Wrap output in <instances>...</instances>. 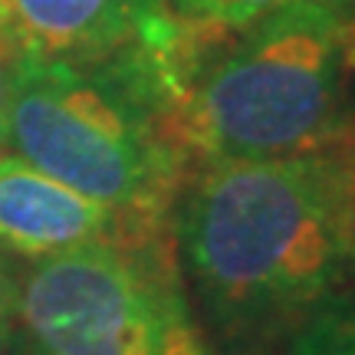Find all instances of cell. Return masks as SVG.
I'll return each mask as SVG.
<instances>
[{"label": "cell", "mask_w": 355, "mask_h": 355, "mask_svg": "<svg viewBox=\"0 0 355 355\" xmlns=\"http://www.w3.org/2000/svg\"><path fill=\"white\" fill-rule=\"evenodd\" d=\"M178 247L207 313L241 332L319 309L349 270L316 152L204 162Z\"/></svg>", "instance_id": "6da1fadb"}, {"label": "cell", "mask_w": 355, "mask_h": 355, "mask_svg": "<svg viewBox=\"0 0 355 355\" xmlns=\"http://www.w3.org/2000/svg\"><path fill=\"white\" fill-rule=\"evenodd\" d=\"M168 115L171 92L135 56L69 63L20 50L7 148L92 201L165 220L188 158Z\"/></svg>", "instance_id": "7a4b0ae2"}, {"label": "cell", "mask_w": 355, "mask_h": 355, "mask_svg": "<svg viewBox=\"0 0 355 355\" xmlns=\"http://www.w3.org/2000/svg\"><path fill=\"white\" fill-rule=\"evenodd\" d=\"M188 76L168 125L188 155H309L343 122L349 26L332 0H296Z\"/></svg>", "instance_id": "3957f363"}, {"label": "cell", "mask_w": 355, "mask_h": 355, "mask_svg": "<svg viewBox=\"0 0 355 355\" xmlns=\"http://www.w3.org/2000/svg\"><path fill=\"white\" fill-rule=\"evenodd\" d=\"M17 316L40 355H207L162 234L40 260Z\"/></svg>", "instance_id": "277c9868"}, {"label": "cell", "mask_w": 355, "mask_h": 355, "mask_svg": "<svg viewBox=\"0 0 355 355\" xmlns=\"http://www.w3.org/2000/svg\"><path fill=\"white\" fill-rule=\"evenodd\" d=\"M0 33L17 50L69 63L148 56L184 66V30L165 0H0Z\"/></svg>", "instance_id": "5b68a950"}, {"label": "cell", "mask_w": 355, "mask_h": 355, "mask_svg": "<svg viewBox=\"0 0 355 355\" xmlns=\"http://www.w3.org/2000/svg\"><path fill=\"white\" fill-rule=\"evenodd\" d=\"M162 224L92 201L24 158L0 152V247L10 254L40 263L92 243L162 234Z\"/></svg>", "instance_id": "8992f818"}, {"label": "cell", "mask_w": 355, "mask_h": 355, "mask_svg": "<svg viewBox=\"0 0 355 355\" xmlns=\"http://www.w3.org/2000/svg\"><path fill=\"white\" fill-rule=\"evenodd\" d=\"M329 181L332 214L343 243L345 266L355 270V119H343L336 132L316 148Z\"/></svg>", "instance_id": "52a82bcc"}, {"label": "cell", "mask_w": 355, "mask_h": 355, "mask_svg": "<svg viewBox=\"0 0 355 355\" xmlns=\"http://www.w3.org/2000/svg\"><path fill=\"white\" fill-rule=\"evenodd\" d=\"M175 17L201 33H241L296 0H171Z\"/></svg>", "instance_id": "ba28073f"}, {"label": "cell", "mask_w": 355, "mask_h": 355, "mask_svg": "<svg viewBox=\"0 0 355 355\" xmlns=\"http://www.w3.org/2000/svg\"><path fill=\"white\" fill-rule=\"evenodd\" d=\"M290 355H355V306L329 300L313 309L293 336Z\"/></svg>", "instance_id": "9c48e42d"}, {"label": "cell", "mask_w": 355, "mask_h": 355, "mask_svg": "<svg viewBox=\"0 0 355 355\" xmlns=\"http://www.w3.org/2000/svg\"><path fill=\"white\" fill-rule=\"evenodd\" d=\"M20 50L13 40L0 33V152L7 148V112H10V92H13V73H17Z\"/></svg>", "instance_id": "30bf717a"}, {"label": "cell", "mask_w": 355, "mask_h": 355, "mask_svg": "<svg viewBox=\"0 0 355 355\" xmlns=\"http://www.w3.org/2000/svg\"><path fill=\"white\" fill-rule=\"evenodd\" d=\"M17 296H20V283L13 279L7 263L0 260V322H7L17 313Z\"/></svg>", "instance_id": "8fae6325"}, {"label": "cell", "mask_w": 355, "mask_h": 355, "mask_svg": "<svg viewBox=\"0 0 355 355\" xmlns=\"http://www.w3.org/2000/svg\"><path fill=\"white\" fill-rule=\"evenodd\" d=\"M0 355H10V332H7V322H0Z\"/></svg>", "instance_id": "7c38bea8"}]
</instances>
